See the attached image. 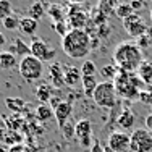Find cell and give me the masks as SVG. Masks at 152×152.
I'll use <instances>...</instances> for the list:
<instances>
[{"instance_id":"cell-28","label":"cell","mask_w":152,"mask_h":152,"mask_svg":"<svg viewBox=\"0 0 152 152\" xmlns=\"http://www.w3.org/2000/svg\"><path fill=\"white\" fill-rule=\"evenodd\" d=\"M12 2L10 0H0V20H5V18L12 16Z\"/></svg>"},{"instance_id":"cell-32","label":"cell","mask_w":152,"mask_h":152,"mask_svg":"<svg viewBox=\"0 0 152 152\" xmlns=\"http://www.w3.org/2000/svg\"><path fill=\"white\" fill-rule=\"evenodd\" d=\"M53 29H55L61 37H65V36L70 32V24L65 23V21H60V23H53Z\"/></svg>"},{"instance_id":"cell-26","label":"cell","mask_w":152,"mask_h":152,"mask_svg":"<svg viewBox=\"0 0 152 152\" xmlns=\"http://www.w3.org/2000/svg\"><path fill=\"white\" fill-rule=\"evenodd\" d=\"M47 15L53 20V23H60V21H65V15H63V10L58 5H50L49 10H47Z\"/></svg>"},{"instance_id":"cell-19","label":"cell","mask_w":152,"mask_h":152,"mask_svg":"<svg viewBox=\"0 0 152 152\" xmlns=\"http://www.w3.org/2000/svg\"><path fill=\"white\" fill-rule=\"evenodd\" d=\"M81 83H83V91H84V94H86L88 97H91V99H92L94 92H96L97 86H99V83H97L96 76H83Z\"/></svg>"},{"instance_id":"cell-29","label":"cell","mask_w":152,"mask_h":152,"mask_svg":"<svg viewBox=\"0 0 152 152\" xmlns=\"http://www.w3.org/2000/svg\"><path fill=\"white\" fill-rule=\"evenodd\" d=\"M2 23H3V28H5V29H8V31L20 29V20H18V18H16L15 15H12V16L5 18V20H3Z\"/></svg>"},{"instance_id":"cell-22","label":"cell","mask_w":152,"mask_h":152,"mask_svg":"<svg viewBox=\"0 0 152 152\" xmlns=\"http://www.w3.org/2000/svg\"><path fill=\"white\" fill-rule=\"evenodd\" d=\"M28 13H29V18H32V20H36V21L42 20V18H44V16L47 15V12H45L44 5H42L41 2L32 3V5L29 7V10H28Z\"/></svg>"},{"instance_id":"cell-23","label":"cell","mask_w":152,"mask_h":152,"mask_svg":"<svg viewBox=\"0 0 152 152\" xmlns=\"http://www.w3.org/2000/svg\"><path fill=\"white\" fill-rule=\"evenodd\" d=\"M36 115H37V118L41 121H47L53 117V108H52V105L41 104V105L37 107V110H36Z\"/></svg>"},{"instance_id":"cell-38","label":"cell","mask_w":152,"mask_h":152,"mask_svg":"<svg viewBox=\"0 0 152 152\" xmlns=\"http://www.w3.org/2000/svg\"><path fill=\"white\" fill-rule=\"evenodd\" d=\"M79 142H81L83 147H89L91 142H94V141H92V136H89V137H84V139H79Z\"/></svg>"},{"instance_id":"cell-36","label":"cell","mask_w":152,"mask_h":152,"mask_svg":"<svg viewBox=\"0 0 152 152\" xmlns=\"http://www.w3.org/2000/svg\"><path fill=\"white\" fill-rule=\"evenodd\" d=\"M89 152H105V146H104L99 139H94V142L91 144V151Z\"/></svg>"},{"instance_id":"cell-5","label":"cell","mask_w":152,"mask_h":152,"mask_svg":"<svg viewBox=\"0 0 152 152\" xmlns=\"http://www.w3.org/2000/svg\"><path fill=\"white\" fill-rule=\"evenodd\" d=\"M117 89H115L113 81H102L99 83L96 92L92 96V100L99 107L104 108H113L117 105Z\"/></svg>"},{"instance_id":"cell-3","label":"cell","mask_w":152,"mask_h":152,"mask_svg":"<svg viewBox=\"0 0 152 152\" xmlns=\"http://www.w3.org/2000/svg\"><path fill=\"white\" fill-rule=\"evenodd\" d=\"M113 84L115 89H117V94L121 96L123 99H129V100H134L139 99V94H141V84H144L137 75L134 73H126V71H120L117 75V78L113 79Z\"/></svg>"},{"instance_id":"cell-27","label":"cell","mask_w":152,"mask_h":152,"mask_svg":"<svg viewBox=\"0 0 152 152\" xmlns=\"http://www.w3.org/2000/svg\"><path fill=\"white\" fill-rule=\"evenodd\" d=\"M81 75L83 76H96L97 75V66L96 63L91 60H86L84 63L81 65Z\"/></svg>"},{"instance_id":"cell-30","label":"cell","mask_w":152,"mask_h":152,"mask_svg":"<svg viewBox=\"0 0 152 152\" xmlns=\"http://www.w3.org/2000/svg\"><path fill=\"white\" fill-rule=\"evenodd\" d=\"M115 13H117V16H120L121 20H125V18H128L129 15H133V10L131 7H129V3H123V5H118L117 10H115Z\"/></svg>"},{"instance_id":"cell-40","label":"cell","mask_w":152,"mask_h":152,"mask_svg":"<svg viewBox=\"0 0 152 152\" xmlns=\"http://www.w3.org/2000/svg\"><path fill=\"white\" fill-rule=\"evenodd\" d=\"M3 45H7V37H5V34L0 31V47H3Z\"/></svg>"},{"instance_id":"cell-1","label":"cell","mask_w":152,"mask_h":152,"mask_svg":"<svg viewBox=\"0 0 152 152\" xmlns=\"http://www.w3.org/2000/svg\"><path fill=\"white\" fill-rule=\"evenodd\" d=\"M92 49L91 36L86 29H70L65 37H61V50L70 58H84Z\"/></svg>"},{"instance_id":"cell-25","label":"cell","mask_w":152,"mask_h":152,"mask_svg":"<svg viewBox=\"0 0 152 152\" xmlns=\"http://www.w3.org/2000/svg\"><path fill=\"white\" fill-rule=\"evenodd\" d=\"M118 73H120V70H118L117 65H105V66L100 68V76H102L104 79H107V81L115 79Z\"/></svg>"},{"instance_id":"cell-20","label":"cell","mask_w":152,"mask_h":152,"mask_svg":"<svg viewBox=\"0 0 152 152\" xmlns=\"http://www.w3.org/2000/svg\"><path fill=\"white\" fill-rule=\"evenodd\" d=\"M8 50L10 53H13V55H15V53H23L24 57L26 55H31V50H29V45H26L23 42V39H20V37H16L15 41H13V44L12 45H8Z\"/></svg>"},{"instance_id":"cell-7","label":"cell","mask_w":152,"mask_h":152,"mask_svg":"<svg viewBox=\"0 0 152 152\" xmlns=\"http://www.w3.org/2000/svg\"><path fill=\"white\" fill-rule=\"evenodd\" d=\"M123 26H125L126 32H128L131 37H136V39L142 37L147 32V29H149L147 24L144 23V20L137 15V13H133V15H129L128 18H125V20H123Z\"/></svg>"},{"instance_id":"cell-6","label":"cell","mask_w":152,"mask_h":152,"mask_svg":"<svg viewBox=\"0 0 152 152\" xmlns=\"http://www.w3.org/2000/svg\"><path fill=\"white\" fill-rule=\"evenodd\" d=\"M129 152H152V133L147 128H136L129 134Z\"/></svg>"},{"instance_id":"cell-37","label":"cell","mask_w":152,"mask_h":152,"mask_svg":"<svg viewBox=\"0 0 152 152\" xmlns=\"http://www.w3.org/2000/svg\"><path fill=\"white\" fill-rule=\"evenodd\" d=\"M129 7H131V10L134 13H137L141 8H144V0H131V2H129Z\"/></svg>"},{"instance_id":"cell-11","label":"cell","mask_w":152,"mask_h":152,"mask_svg":"<svg viewBox=\"0 0 152 152\" xmlns=\"http://www.w3.org/2000/svg\"><path fill=\"white\" fill-rule=\"evenodd\" d=\"M68 24L71 29H83L88 24V15L78 7H73L68 13Z\"/></svg>"},{"instance_id":"cell-10","label":"cell","mask_w":152,"mask_h":152,"mask_svg":"<svg viewBox=\"0 0 152 152\" xmlns=\"http://www.w3.org/2000/svg\"><path fill=\"white\" fill-rule=\"evenodd\" d=\"M71 112H73V105H71V102H68V100H61L58 105L53 108V117H55V120L58 123L60 128H63V126L70 121Z\"/></svg>"},{"instance_id":"cell-16","label":"cell","mask_w":152,"mask_h":152,"mask_svg":"<svg viewBox=\"0 0 152 152\" xmlns=\"http://www.w3.org/2000/svg\"><path fill=\"white\" fill-rule=\"evenodd\" d=\"M136 73H137V78H139L144 84H151L152 83V63L144 60L142 63L139 65V68L136 70Z\"/></svg>"},{"instance_id":"cell-39","label":"cell","mask_w":152,"mask_h":152,"mask_svg":"<svg viewBox=\"0 0 152 152\" xmlns=\"http://www.w3.org/2000/svg\"><path fill=\"white\" fill-rule=\"evenodd\" d=\"M146 128L152 133V113H149V115L146 117Z\"/></svg>"},{"instance_id":"cell-33","label":"cell","mask_w":152,"mask_h":152,"mask_svg":"<svg viewBox=\"0 0 152 152\" xmlns=\"http://www.w3.org/2000/svg\"><path fill=\"white\" fill-rule=\"evenodd\" d=\"M139 100L144 104V105L152 107V92H149V91H141V94H139Z\"/></svg>"},{"instance_id":"cell-14","label":"cell","mask_w":152,"mask_h":152,"mask_svg":"<svg viewBox=\"0 0 152 152\" xmlns=\"http://www.w3.org/2000/svg\"><path fill=\"white\" fill-rule=\"evenodd\" d=\"M83 79L81 75V68L76 66H65V84L66 86H76L79 81Z\"/></svg>"},{"instance_id":"cell-41","label":"cell","mask_w":152,"mask_h":152,"mask_svg":"<svg viewBox=\"0 0 152 152\" xmlns=\"http://www.w3.org/2000/svg\"><path fill=\"white\" fill-rule=\"evenodd\" d=\"M0 152H8V149H7L5 146H2V144H0Z\"/></svg>"},{"instance_id":"cell-35","label":"cell","mask_w":152,"mask_h":152,"mask_svg":"<svg viewBox=\"0 0 152 152\" xmlns=\"http://www.w3.org/2000/svg\"><path fill=\"white\" fill-rule=\"evenodd\" d=\"M151 42H152V41H151V37H149V34L146 32V34H144L142 37L137 39L136 44L139 45V49H146V47H149V45H151Z\"/></svg>"},{"instance_id":"cell-13","label":"cell","mask_w":152,"mask_h":152,"mask_svg":"<svg viewBox=\"0 0 152 152\" xmlns=\"http://www.w3.org/2000/svg\"><path fill=\"white\" fill-rule=\"evenodd\" d=\"M134 123H136V117L131 110H128V108H125L120 113V117L117 118V125L120 126L121 129H126V131L131 129L133 126H134Z\"/></svg>"},{"instance_id":"cell-24","label":"cell","mask_w":152,"mask_h":152,"mask_svg":"<svg viewBox=\"0 0 152 152\" xmlns=\"http://www.w3.org/2000/svg\"><path fill=\"white\" fill-rule=\"evenodd\" d=\"M5 105L12 112H21L24 108V105H26V102H24L23 99H20V97H7Z\"/></svg>"},{"instance_id":"cell-9","label":"cell","mask_w":152,"mask_h":152,"mask_svg":"<svg viewBox=\"0 0 152 152\" xmlns=\"http://www.w3.org/2000/svg\"><path fill=\"white\" fill-rule=\"evenodd\" d=\"M107 146L113 152H129V134H126L123 131L110 133Z\"/></svg>"},{"instance_id":"cell-43","label":"cell","mask_w":152,"mask_h":152,"mask_svg":"<svg viewBox=\"0 0 152 152\" xmlns=\"http://www.w3.org/2000/svg\"><path fill=\"white\" fill-rule=\"evenodd\" d=\"M151 20H152V10H151Z\"/></svg>"},{"instance_id":"cell-31","label":"cell","mask_w":152,"mask_h":152,"mask_svg":"<svg viewBox=\"0 0 152 152\" xmlns=\"http://www.w3.org/2000/svg\"><path fill=\"white\" fill-rule=\"evenodd\" d=\"M60 129H61V134H63V137H65L66 141L73 139V137L76 136V134H75V125H71L70 121H68L66 125L63 126V128H60Z\"/></svg>"},{"instance_id":"cell-2","label":"cell","mask_w":152,"mask_h":152,"mask_svg":"<svg viewBox=\"0 0 152 152\" xmlns=\"http://www.w3.org/2000/svg\"><path fill=\"white\" fill-rule=\"evenodd\" d=\"M113 61L120 71L134 73L142 63V50L136 42H121L113 50Z\"/></svg>"},{"instance_id":"cell-4","label":"cell","mask_w":152,"mask_h":152,"mask_svg":"<svg viewBox=\"0 0 152 152\" xmlns=\"http://www.w3.org/2000/svg\"><path fill=\"white\" fill-rule=\"evenodd\" d=\"M18 71L24 81L34 83L36 79H41V76L44 75V63L32 55H26L18 63Z\"/></svg>"},{"instance_id":"cell-18","label":"cell","mask_w":152,"mask_h":152,"mask_svg":"<svg viewBox=\"0 0 152 152\" xmlns=\"http://www.w3.org/2000/svg\"><path fill=\"white\" fill-rule=\"evenodd\" d=\"M36 99L41 104L50 102V99H52V88H50V84H47V83L39 84L37 88H36Z\"/></svg>"},{"instance_id":"cell-17","label":"cell","mask_w":152,"mask_h":152,"mask_svg":"<svg viewBox=\"0 0 152 152\" xmlns=\"http://www.w3.org/2000/svg\"><path fill=\"white\" fill-rule=\"evenodd\" d=\"M20 31H21V34L34 36L36 31H37V21L32 20V18H29V16L21 18L20 20Z\"/></svg>"},{"instance_id":"cell-15","label":"cell","mask_w":152,"mask_h":152,"mask_svg":"<svg viewBox=\"0 0 152 152\" xmlns=\"http://www.w3.org/2000/svg\"><path fill=\"white\" fill-rule=\"evenodd\" d=\"M75 134H76L78 139H84V137L92 136V125H91V121L86 120V118L79 120L75 125Z\"/></svg>"},{"instance_id":"cell-21","label":"cell","mask_w":152,"mask_h":152,"mask_svg":"<svg viewBox=\"0 0 152 152\" xmlns=\"http://www.w3.org/2000/svg\"><path fill=\"white\" fill-rule=\"evenodd\" d=\"M13 66H16V57L13 53H10L8 50H2L0 52V68L10 70Z\"/></svg>"},{"instance_id":"cell-8","label":"cell","mask_w":152,"mask_h":152,"mask_svg":"<svg viewBox=\"0 0 152 152\" xmlns=\"http://www.w3.org/2000/svg\"><path fill=\"white\" fill-rule=\"evenodd\" d=\"M29 50H31V55L39 58L41 61H49V60L55 58V50L47 44L44 39L34 37L29 45Z\"/></svg>"},{"instance_id":"cell-12","label":"cell","mask_w":152,"mask_h":152,"mask_svg":"<svg viewBox=\"0 0 152 152\" xmlns=\"http://www.w3.org/2000/svg\"><path fill=\"white\" fill-rule=\"evenodd\" d=\"M49 76L52 79V84L55 88H61L65 84V65L61 63H52L49 66Z\"/></svg>"},{"instance_id":"cell-34","label":"cell","mask_w":152,"mask_h":152,"mask_svg":"<svg viewBox=\"0 0 152 152\" xmlns=\"http://www.w3.org/2000/svg\"><path fill=\"white\" fill-rule=\"evenodd\" d=\"M8 152H32L28 146H24V144L18 142V144H13V146L8 147Z\"/></svg>"},{"instance_id":"cell-42","label":"cell","mask_w":152,"mask_h":152,"mask_svg":"<svg viewBox=\"0 0 152 152\" xmlns=\"http://www.w3.org/2000/svg\"><path fill=\"white\" fill-rule=\"evenodd\" d=\"M71 3H81V2H84V0H70Z\"/></svg>"}]
</instances>
